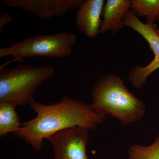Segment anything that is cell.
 <instances>
[{
    "mask_svg": "<svg viewBox=\"0 0 159 159\" xmlns=\"http://www.w3.org/2000/svg\"><path fill=\"white\" fill-rule=\"evenodd\" d=\"M129 0H107L103 8V19L99 29V34H104L111 31L114 34L118 33L123 25L122 19L131 8Z\"/></svg>",
    "mask_w": 159,
    "mask_h": 159,
    "instance_id": "9c48e42d",
    "label": "cell"
},
{
    "mask_svg": "<svg viewBox=\"0 0 159 159\" xmlns=\"http://www.w3.org/2000/svg\"><path fill=\"white\" fill-rule=\"evenodd\" d=\"M104 3L103 0H84L78 8L75 19L76 25L89 38H95L99 34Z\"/></svg>",
    "mask_w": 159,
    "mask_h": 159,
    "instance_id": "ba28073f",
    "label": "cell"
},
{
    "mask_svg": "<svg viewBox=\"0 0 159 159\" xmlns=\"http://www.w3.org/2000/svg\"><path fill=\"white\" fill-rule=\"evenodd\" d=\"M128 153L129 159H159V135L150 145H131Z\"/></svg>",
    "mask_w": 159,
    "mask_h": 159,
    "instance_id": "7c38bea8",
    "label": "cell"
},
{
    "mask_svg": "<svg viewBox=\"0 0 159 159\" xmlns=\"http://www.w3.org/2000/svg\"><path fill=\"white\" fill-rule=\"evenodd\" d=\"M16 106L12 102H0V137L14 133L20 129L21 123L16 111Z\"/></svg>",
    "mask_w": 159,
    "mask_h": 159,
    "instance_id": "30bf717a",
    "label": "cell"
},
{
    "mask_svg": "<svg viewBox=\"0 0 159 159\" xmlns=\"http://www.w3.org/2000/svg\"><path fill=\"white\" fill-rule=\"evenodd\" d=\"M123 25L133 29L146 40L154 54L152 61L145 66H136L129 73L128 78L136 88H143L146 80L152 73L159 68V36L157 33V27L154 23L144 24L132 10H128L122 19Z\"/></svg>",
    "mask_w": 159,
    "mask_h": 159,
    "instance_id": "5b68a950",
    "label": "cell"
},
{
    "mask_svg": "<svg viewBox=\"0 0 159 159\" xmlns=\"http://www.w3.org/2000/svg\"><path fill=\"white\" fill-rule=\"evenodd\" d=\"M91 93L92 108L102 117L116 118L123 126L139 122L145 116L144 103L118 76L108 75L99 79Z\"/></svg>",
    "mask_w": 159,
    "mask_h": 159,
    "instance_id": "7a4b0ae2",
    "label": "cell"
},
{
    "mask_svg": "<svg viewBox=\"0 0 159 159\" xmlns=\"http://www.w3.org/2000/svg\"><path fill=\"white\" fill-rule=\"evenodd\" d=\"M77 41L76 34L63 32L27 38L0 49V57L11 56L21 62L25 58L46 57L61 58L70 55Z\"/></svg>",
    "mask_w": 159,
    "mask_h": 159,
    "instance_id": "277c9868",
    "label": "cell"
},
{
    "mask_svg": "<svg viewBox=\"0 0 159 159\" xmlns=\"http://www.w3.org/2000/svg\"><path fill=\"white\" fill-rule=\"evenodd\" d=\"M30 105L36 116L22 123L19 130L13 134L16 139H23L37 151L41 149L44 139L60 131L76 126L95 130L105 119L90 105L66 96L52 104H43L34 100Z\"/></svg>",
    "mask_w": 159,
    "mask_h": 159,
    "instance_id": "6da1fadb",
    "label": "cell"
},
{
    "mask_svg": "<svg viewBox=\"0 0 159 159\" xmlns=\"http://www.w3.org/2000/svg\"><path fill=\"white\" fill-rule=\"evenodd\" d=\"M13 20V18L8 13H4L0 18V31H2L4 26L9 24Z\"/></svg>",
    "mask_w": 159,
    "mask_h": 159,
    "instance_id": "4fadbf2b",
    "label": "cell"
},
{
    "mask_svg": "<svg viewBox=\"0 0 159 159\" xmlns=\"http://www.w3.org/2000/svg\"><path fill=\"white\" fill-rule=\"evenodd\" d=\"M158 20H159V16H158ZM157 34H158V35L159 36V29H157Z\"/></svg>",
    "mask_w": 159,
    "mask_h": 159,
    "instance_id": "5bb4252c",
    "label": "cell"
},
{
    "mask_svg": "<svg viewBox=\"0 0 159 159\" xmlns=\"http://www.w3.org/2000/svg\"><path fill=\"white\" fill-rule=\"evenodd\" d=\"M84 0H1L4 6L19 8L40 18L48 19L62 16L78 8Z\"/></svg>",
    "mask_w": 159,
    "mask_h": 159,
    "instance_id": "52a82bcc",
    "label": "cell"
},
{
    "mask_svg": "<svg viewBox=\"0 0 159 159\" xmlns=\"http://www.w3.org/2000/svg\"><path fill=\"white\" fill-rule=\"evenodd\" d=\"M55 73V68L49 66L20 63L11 68L2 66L0 102H12L17 106L30 105L38 89Z\"/></svg>",
    "mask_w": 159,
    "mask_h": 159,
    "instance_id": "3957f363",
    "label": "cell"
},
{
    "mask_svg": "<svg viewBox=\"0 0 159 159\" xmlns=\"http://www.w3.org/2000/svg\"><path fill=\"white\" fill-rule=\"evenodd\" d=\"M89 129L76 126L60 131L48 138L54 159H88L86 148Z\"/></svg>",
    "mask_w": 159,
    "mask_h": 159,
    "instance_id": "8992f818",
    "label": "cell"
},
{
    "mask_svg": "<svg viewBox=\"0 0 159 159\" xmlns=\"http://www.w3.org/2000/svg\"><path fill=\"white\" fill-rule=\"evenodd\" d=\"M130 9L137 16H146L147 23H154L159 16V0H132Z\"/></svg>",
    "mask_w": 159,
    "mask_h": 159,
    "instance_id": "8fae6325",
    "label": "cell"
}]
</instances>
